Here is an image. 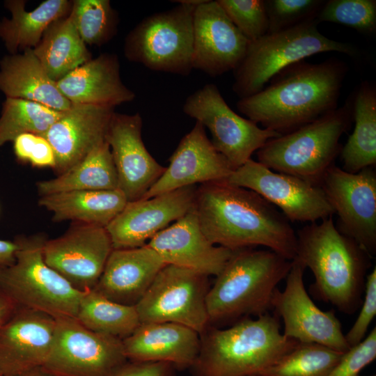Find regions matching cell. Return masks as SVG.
Here are the masks:
<instances>
[{
  "instance_id": "6da1fadb",
  "label": "cell",
  "mask_w": 376,
  "mask_h": 376,
  "mask_svg": "<svg viewBox=\"0 0 376 376\" xmlns=\"http://www.w3.org/2000/svg\"><path fill=\"white\" fill-rule=\"evenodd\" d=\"M194 210L214 244L235 251L263 246L292 260L297 234L289 220L255 191L213 181L197 187Z\"/></svg>"
},
{
  "instance_id": "7a4b0ae2",
  "label": "cell",
  "mask_w": 376,
  "mask_h": 376,
  "mask_svg": "<svg viewBox=\"0 0 376 376\" xmlns=\"http://www.w3.org/2000/svg\"><path fill=\"white\" fill-rule=\"evenodd\" d=\"M347 64L336 58L318 63L301 61L288 66L258 93L240 99L237 107L248 119L281 134L338 108Z\"/></svg>"
},
{
  "instance_id": "3957f363",
  "label": "cell",
  "mask_w": 376,
  "mask_h": 376,
  "mask_svg": "<svg viewBox=\"0 0 376 376\" xmlns=\"http://www.w3.org/2000/svg\"><path fill=\"white\" fill-rule=\"evenodd\" d=\"M295 258L313 274L311 292L340 312L351 315L361 307L371 256L341 233L332 217L299 230Z\"/></svg>"
},
{
  "instance_id": "277c9868",
  "label": "cell",
  "mask_w": 376,
  "mask_h": 376,
  "mask_svg": "<svg viewBox=\"0 0 376 376\" xmlns=\"http://www.w3.org/2000/svg\"><path fill=\"white\" fill-rule=\"evenodd\" d=\"M192 376H258L299 342L281 332L279 317L267 312L230 327H210L200 334Z\"/></svg>"
},
{
  "instance_id": "5b68a950",
  "label": "cell",
  "mask_w": 376,
  "mask_h": 376,
  "mask_svg": "<svg viewBox=\"0 0 376 376\" xmlns=\"http://www.w3.org/2000/svg\"><path fill=\"white\" fill-rule=\"evenodd\" d=\"M291 266L292 260L268 249L233 251L206 296L210 324H233L269 312Z\"/></svg>"
},
{
  "instance_id": "8992f818",
  "label": "cell",
  "mask_w": 376,
  "mask_h": 376,
  "mask_svg": "<svg viewBox=\"0 0 376 376\" xmlns=\"http://www.w3.org/2000/svg\"><path fill=\"white\" fill-rule=\"evenodd\" d=\"M353 122V93L344 104L297 129L268 140L258 162L279 173L319 185L340 153V139Z\"/></svg>"
},
{
  "instance_id": "52a82bcc",
  "label": "cell",
  "mask_w": 376,
  "mask_h": 376,
  "mask_svg": "<svg viewBox=\"0 0 376 376\" xmlns=\"http://www.w3.org/2000/svg\"><path fill=\"white\" fill-rule=\"evenodd\" d=\"M316 19H311L250 42L243 60L233 71L234 93L240 99L254 95L288 66L317 54H358V49L353 45L322 34Z\"/></svg>"
},
{
  "instance_id": "ba28073f",
  "label": "cell",
  "mask_w": 376,
  "mask_h": 376,
  "mask_svg": "<svg viewBox=\"0 0 376 376\" xmlns=\"http://www.w3.org/2000/svg\"><path fill=\"white\" fill-rule=\"evenodd\" d=\"M14 262L0 269V288L21 308L52 318H76L84 292L75 289L44 260L42 235L19 236Z\"/></svg>"
},
{
  "instance_id": "9c48e42d",
  "label": "cell",
  "mask_w": 376,
  "mask_h": 376,
  "mask_svg": "<svg viewBox=\"0 0 376 376\" xmlns=\"http://www.w3.org/2000/svg\"><path fill=\"white\" fill-rule=\"evenodd\" d=\"M177 3L170 10L144 18L128 33L124 54L129 61L152 70L189 75L193 69V20L197 6Z\"/></svg>"
},
{
  "instance_id": "30bf717a",
  "label": "cell",
  "mask_w": 376,
  "mask_h": 376,
  "mask_svg": "<svg viewBox=\"0 0 376 376\" xmlns=\"http://www.w3.org/2000/svg\"><path fill=\"white\" fill-rule=\"evenodd\" d=\"M209 276L173 265H166L136 304L141 324L173 322L199 334L210 325L206 296Z\"/></svg>"
},
{
  "instance_id": "8fae6325",
  "label": "cell",
  "mask_w": 376,
  "mask_h": 376,
  "mask_svg": "<svg viewBox=\"0 0 376 376\" xmlns=\"http://www.w3.org/2000/svg\"><path fill=\"white\" fill-rule=\"evenodd\" d=\"M127 361L123 340L60 318L42 368L52 376H113Z\"/></svg>"
},
{
  "instance_id": "7c38bea8",
  "label": "cell",
  "mask_w": 376,
  "mask_h": 376,
  "mask_svg": "<svg viewBox=\"0 0 376 376\" xmlns=\"http://www.w3.org/2000/svg\"><path fill=\"white\" fill-rule=\"evenodd\" d=\"M182 110L209 130L214 147L233 170L251 159L268 140L281 135L236 113L213 84H205L187 97Z\"/></svg>"
},
{
  "instance_id": "4fadbf2b",
  "label": "cell",
  "mask_w": 376,
  "mask_h": 376,
  "mask_svg": "<svg viewBox=\"0 0 376 376\" xmlns=\"http://www.w3.org/2000/svg\"><path fill=\"white\" fill-rule=\"evenodd\" d=\"M320 186L334 214L337 229L356 242L370 256L376 251V172L368 167L351 173L335 165Z\"/></svg>"
},
{
  "instance_id": "5bb4252c",
  "label": "cell",
  "mask_w": 376,
  "mask_h": 376,
  "mask_svg": "<svg viewBox=\"0 0 376 376\" xmlns=\"http://www.w3.org/2000/svg\"><path fill=\"white\" fill-rule=\"evenodd\" d=\"M226 180L255 191L279 207L289 221L313 223L334 214L320 186L274 171L252 159L234 170Z\"/></svg>"
},
{
  "instance_id": "9a60e30c",
  "label": "cell",
  "mask_w": 376,
  "mask_h": 376,
  "mask_svg": "<svg viewBox=\"0 0 376 376\" xmlns=\"http://www.w3.org/2000/svg\"><path fill=\"white\" fill-rule=\"evenodd\" d=\"M306 267L296 258L286 276L283 291L275 290L272 309L283 319V335L301 343L320 344L345 353L350 350L335 311L320 309L304 284Z\"/></svg>"
},
{
  "instance_id": "2e32d148",
  "label": "cell",
  "mask_w": 376,
  "mask_h": 376,
  "mask_svg": "<svg viewBox=\"0 0 376 376\" xmlns=\"http://www.w3.org/2000/svg\"><path fill=\"white\" fill-rule=\"evenodd\" d=\"M113 249L106 227L72 222L61 236L46 238L42 254L49 267L84 292L95 287Z\"/></svg>"
},
{
  "instance_id": "e0dca14e",
  "label": "cell",
  "mask_w": 376,
  "mask_h": 376,
  "mask_svg": "<svg viewBox=\"0 0 376 376\" xmlns=\"http://www.w3.org/2000/svg\"><path fill=\"white\" fill-rule=\"evenodd\" d=\"M197 186L127 202L106 227L113 249L146 245L156 234L194 207Z\"/></svg>"
},
{
  "instance_id": "ac0fdd59",
  "label": "cell",
  "mask_w": 376,
  "mask_h": 376,
  "mask_svg": "<svg viewBox=\"0 0 376 376\" xmlns=\"http://www.w3.org/2000/svg\"><path fill=\"white\" fill-rule=\"evenodd\" d=\"M142 125L139 113L114 112L105 137L116 170L118 189L128 202L141 199L166 169L146 149L141 137Z\"/></svg>"
},
{
  "instance_id": "d6986e66",
  "label": "cell",
  "mask_w": 376,
  "mask_h": 376,
  "mask_svg": "<svg viewBox=\"0 0 376 376\" xmlns=\"http://www.w3.org/2000/svg\"><path fill=\"white\" fill-rule=\"evenodd\" d=\"M193 28V69L217 77L239 66L250 42L217 1L206 0L196 7Z\"/></svg>"
},
{
  "instance_id": "ffe728a7",
  "label": "cell",
  "mask_w": 376,
  "mask_h": 376,
  "mask_svg": "<svg viewBox=\"0 0 376 376\" xmlns=\"http://www.w3.org/2000/svg\"><path fill=\"white\" fill-rule=\"evenodd\" d=\"M169 161V166L141 199L197 183L226 180L234 171L198 121L182 138Z\"/></svg>"
},
{
  "instance_id": "44dd1931",
  "label": "cell",
  "mask_w": 376,
  "mask_h": 376,
  "mask_svg": "<svg viewBox=\"0 0 376 376\" xmlns=\"http://www.w3.org/2000/svg\"><path fill=\"white\" fill-rule=\"evenodd\" d=\"M56 319L17 307L0 328V376L42 367L54 340Z\"/></svg>"
},
{
  "instance_id": "7402d4cb",
  "label": "cell",
  "mask_w": 376,
  "mask_h": 376,
  "mask_svg": "<svg viewBox=\"0 0 376 376\" xmlns=\"http://www.w3.org/2000/svg\"><path fill=\"white\" fill-rule=\"evenodd\" d=\"M114 107L72 104L42 135L52 146L60 175L105 142Z\"/></svg>"
},
{
  "instance_id": "603a6c76",
  "label": "cell",
  "mask_w": 376,
  "mask_h": 376,
  "mask_svg": "<svg viewBox=\"0 0 376 376\" xmlns=\"http://www.w3.org/2000/svg\"><path fill=\"white\" fill-rule=\"evenodd\" d=\"M166 265L217 276L233 251L212 244L203 233L194 210L156 234L147 244Z\"/></svg>"
},
{
  "instance_id": "cb8c5ba5",
  "label": "cell",
  "mask_w": 376,
  "mask_h": 376,
  "mask_svg": "<svg viewBox=\"0 0 376 376\" xmlns=\"http://www.w3.org/2000/svg\"><path fill=\"white\" fill-rule=\"evenodd\" d=\"M166 265L147 244L113 249L93 289L113 301L136 306Z\"/></svg>"
},
{
  "instance_id": "d4e9b609",
  "label": "cell",
  "mask_w": 376,
  "mask_h": 376,
  "mask_svg": "<svg viewBox=\"0 0 376 376\" xmlns=\"http://www.w3.org/2000/svg\"><path fill=\"white\" fill-rule=\"evenodd\" d=\"M123 344L128 361L167 362L182 370L194 363L201 337L197 331L182 324L146 323L123 339Z\"/></svg>"
},
{
  "instance_id": "484cf974",
  "label": "cell",
  "mask_w": 376,
  "mask_h": 376,
  "mask_svg": "<svg viewBox=\"0 0 376 376\" xmlns=\"http://www.w3.org/2000/svg\"><path fill=\"white\" fill-rule=\"evenodd\" d=\"M72 104L116 107L135 98L122 81L116 54L104 53L79 65L56 82Z\"/></svg>"
},
{
  "instance_id": "4316f807",
  "label": "cell",
  "mask_w": 376,
  "mask_h": 376,
  "mask_svg": "<svg viewBox=\"0 0 376 376\" xmlns=\"http://www.w3.org/2000/svg\"><path fill=\"white\" fill-rule=\"evenodd\" d=\"M0 91L6 97L36 102L61 111L72 104L48 77L31 48L1 58Z\"/></svg>"
},
{
  "instance_id": "83f0119b",
  "label": "cell",
  "mask_w": 376,
  "mask_h": 376,
  "mask_svg": "<svg viewBox=\"0 0 376 376\" xmlns=\"http://www.w3.org/2000/svg\"><path fill=\"white\" fill-rule=\"evenodd\" d=\"M118 189L71 191L40 196L38 205L56 222L70 221L107 227L127 203Z\"/></svg>"
},
{
  "instance_id": "f1b7e54d",
  "label": "cell",
  "mask_w": 376,
  "mask_h": 376,
  "mask_svg": "<svg viewBox=\"0 0 376 376\" xmlns=\"http://www.w3.org/2000/svg\"><path fill=\"white\" fill-rule=\"evenodd\" d=\"M72 4L68 0H46L32 11H27L24 0L5 1L4 6L10 17L0 20V39L8 54L34 48L51 23L70 13Z\"/></svg>"
},
{
  "instance_id": "f546056e",
  "label": "cell",
  "mask_w": 376,
  "mask_h": 376,
  "mask_svg": "<svg viewBox=\"0 0 376 376\" xmlns=\"http://www.w3.org/2000/svg\"><path fill=\"white\" fill-rule=\"evenodd\" d=\"M354 128L340 151L342 169L358 173L376 164V86L364 81L353 93Z\"/></svg>"
},
{
  "instance_id": "4dcf8cb0",
  "label": "cell",
  "mask_w": 376,
  "mask_h": 376,
  "mask_svg": "<svg viewBox=\"0 0 376 376\" xmlns=\"http://www.w3.org/2000/svg\"><path fill=\"white\" fill-rule=\"evenodd\" d=\"M33 51L48 77L55 82L91 59L71 13L51 23Z\"/></svg>"
},
{
  "instance_id": "1f68e13d",
  "label": "cell",
  "mask_w": 376,
  "mask_h": 376,
  "mask_svg": "<svg viewBox=\"0 0 376 376\" xmlns=\"http://www.w3.org/2000/svg\"><path fill=\"white\" fill-rule=\"evenodd\" d=\"M40 196L71 191L118 189L116 170L105 141L84 159L56 177L36 182Z\"/></svg>"
},
{
  "instance_id": "d6a6232c",
  "label": "cell",
  "mask_w": 376,
  "mask_h": 376,
  "mask_svg": "<svg viewBox=\"0 0 376 376\" xmlns=\"http://www.w3.org/2000/svg\"><path fill=\"white\" fill-rule=\"evenodd\" d=\"M76 319L93 331L121 340L141 324L135 306L110 300L95 289L83 292Z\"/></svg>"
},
{
  "instance_id": "836d02e7",
  "label": "cell",
  "mask_w": 376,
  "mask_h": 376,
  "mask_svg": "<svg viewBox=\"0 0 376 376\" xmlns=\"http://www.w3.org/2000/svg\"><path fill=\"white\" fill-rule=\"evenodd\" d=\"M63 112L36 102L6 97L0 113V147L22 134L43 135Z\"/></svg>"
},
{
  "instance_id": "e575fe53",
  "label": "cell",
  "mask_w": 376,
  "mask_h": 376,
  "mask_svg": "<svg viewBox=\"0 0 376 376\" xmlns=\"http://www.w3.org/2000/svg\"><path fill=\"white\" fill-rule=\"evenodd\" d=\"M343 354L320 344L299 342L258 376H327Z\"/></svg>"
},
{
  "instance_id": "d590c367",
  "label": "cell",
  "mask_w": 376,
  "mask_h": 376,
  "mask_svg": "<svg viewBox=\"0 0 376 376\" xmlns=\"http://www.w3.org/2000/svg\"><path fill=\"white\" fill-rule=\"evenodd\" d=\"M71 15L86 45L101 46L117 32L118 17L109 0H74Z\"/></svg>"
},
{
  "instance_id": "8d00e7d4",
  "label": "cell",
  "mask_w": 376,
  "mask_h": 376,
  "mask_svg": "<svg viewBox=\"0 0 376 376\" xmlns=\"http://www.w3.org/2000/svg\"><path fill=\"white\" fill-rule=\"evenodd\" d=\"M316 20L329 22L352 28L365 35L376 31L375 0L325 1Z\"/></svg>"
},
{
  "instance_id": "74e56055",
  "label": "cell",
  "mask_w": 376,
  "mask_h": 376,
  "mask_svg": "<svg viewBox=\"0 0 376 376\" xmlns=\"http://www.w3.org/2000/svg\"><path fill=\"white\" fill-rule=\"evenodd\" d=\"M237 29L252 42L268 32L264 0H217Z\"/></svg>"
},
{
  "instance_id": "f35d334b",
  "label": "cell",
  "mask_w": 376,
  "mask_h": 376,
  "mask_svg": "<svg viewBox=\"0 0 376 376\" xmlns=\"http://www.w3.org/2000/svg\"><path fill=\"white\" fill-rule=\"evenodd\" d=\"M268 18L267 33L279 32L316 17L324 0H264Z\"/></svg>"
},
{
  "instance_id": "ab89813d",
  "label": "cell",
  "mask_w": 376,
  "mask_h": 376,
  "mask_svg": "<svg viewBox=\"0 0 376 376\" xmlns=\"http://www.w3.org/2000/svg\"><path fill=\"white\" fill-rule=\"evenodd\" d=\"M17 159L36 167L54 169L56 159L54 150L48 141L41 135L24 133L13 141Z\"/></svg>"
},
{
  "instance_id": "60d3db41",
  "label": "cell",
  "mask_w": 376,
  "mask_h": 376,
  "mask_svg": "<svg viewBox=\"0 0 376 376\" xmlns=\"http://www.w3.org/2000/svg\"><path fill=\"white\" fill-rule=\"evenodd\" d=\"M376 358V328L359 344L343 353L327 376H358Z\"/></svg>"
},
{
  "instance_id": "b9f144b4",
  "label": "cell",
  "mask_w": 376,
  "mask_h": 376,
  "mask_svg": "<svg viewBox=\"0 0 376 376\" xmlns=\"http://www.w3.org/2000/svg\"><path fill=\"white\" fill-rule=\"evenodd\" d=\"M361 309L354 323L345 334V340L350 347L361 342L368 329L376 315V267L367 274L366 278L364 299Z\"/></svg>"
},
{
  "instance_id": "7bdbcfd3",
  "label": "cell",
  "mask_w": 376,
  "mask_h": 376,
  "mask_svg": "<svg viewBox=\"0 0 376 376\" xmlns=\"http://www.w3.org/2000/svg\"><path fill=\"white\" fill-rule=\"evenodd\" d=\"M175 371L167 362L127 361L113 376H175Z\"/></svg>"
},
{
  "instance_id": "ee69618b",
  "label": "cell",
  "mask_w": 376,
  "mask_h": 376,
  "mask_svg": "<svg viewBox=\"0 0 376 376\" xmlns=\"http://www.w3.org/2000/svg\"><path fill=\"white\" fill-rule=\"evenodd\" d=\"M18 244L13 241L0 239V269L11 265L15 258Z\"/></svg>"
},
{
  "instance_id": "f6af8a7d",
  "label": "cell",
  "mask_w": 376,
  "mask_h": 376,
  "mask_svg": "<svg viewBox=\"0 0 376 376\" xmlns=\"http://www.w3.org/2000/svg\"><path fill=\"white\" fill-rule=\"evenodd\" d=\"M18 306L0 288V328L9 319Z\"/></svg>"
},
{
  "instance_id": "bcb514c9",
  "label": "cell",
  "mask_w": 376,
  "mask_h": 376,
  "mask_svg": "<svg viewBox=\"0 0 376 376\" xmlns=\"http://www.w3.org/2000/svg\"><path fill=\"white\" fill-rule=\"evenodd\" d=\"M10 376H52L48 373L42 367H38L33 369L10 375Z\"/></svg>"
},
{
  "instance_id": "7dc6e473",
  "label": "cell",
  "mask_w": 376,
  "mask_h": 376,
  "mask_svg": "<svg viewBox=\"0 0 376 376\" xmlns=\"http://www.w3.org/2000/svg\"><path fill=\"white\" fill-rule=\"evenodd\" d=\"M358 376H361V375H359ZM372 376H375V375H372Z\"/></svg>"
}]
</instances>
